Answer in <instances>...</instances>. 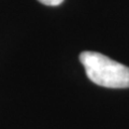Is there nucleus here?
<instances>
[{
	"instance_id": "obj_2",
	"label": "nucleus",
	"mask_w": 129,
	"mask_h": 129,
	"mask_svg": "<svg viewBox=\"0 0 129 129\" xmlns=\"http://www.w3.org/2000/svg\"><path fill=\"white\" fill-rule=\"evenodd\" d=\"M38 1L43 3V5H45V6L56 7V6H59L60 3H62L63 0H38Z\"/></svg>"
},
{
	"instance_id": "obj_1",
	"label": "nucleus",
	"mask_w": 129,
	"mask_h": 129,
	"mask_svg": "<svg viewBox=\"0 0 129 129\" xmlns=\"http://www.w3.org/2000/svg\"><path fill=\"white\" fill-rule=\"evenodd\" d=\"M80 61L88 79L97 85L108 88L129 87V67L91 51L82 52Z\"/></svg>"
}]
</instances>
